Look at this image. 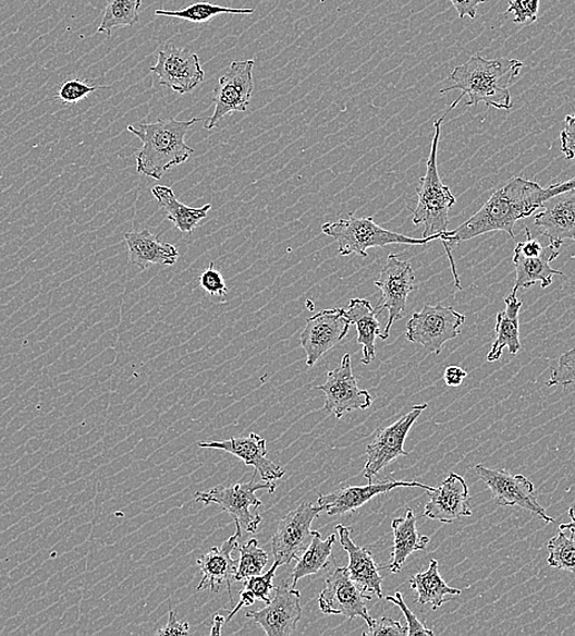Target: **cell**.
<instances>
[{
  "instance_id": "obj_1",
  "label": "cell",
  "mask_w": 575,
  "mask_h": 636,
  "mask_svg": "<svg viewBox=\"0 0 575 636\" xmlns=\"http://www.w3.org/2000/svg\"><path fill=\"white\" fill-rule=\"evenodd\" d=\"M573 189H575V177L547 188L521 177L513 178L505 187L496 190L482 210L469 218L467 222L445 232L440 241L445 245L457 289L462 290L463 288L455 259L452 256L453 248L458 247L464 241L493 231H505L510 238H514L516 237L514 236V227L518 220L533 216L545 202Z\"/></svg>"
},
{
  "instance_id": "obj_2",
  "label": "cell",
  "mask_w": 575,
  "mask_h": 636,
  "mask_svg": "<svg viewBox=\"0 0 575 636\" xmlns=\"http://www.w3.org/2000/svg\"><path fill=\"white\" fill-rule=\"evenodd\" d=\"M523 67L522 61L517 59L472 57L467 63L452 71L449 76L452 85L440 90V93L462 91L447 113L455 109L465 96L469 98L465 107L485 103L486 107L509 110L512 108L509 88L516 82Z\"/></svg>"
},
{
  "instance_id": "obj_3",
  "label": "cell",
  "mask_w": 575,
  "mask_h": 636,
  "mask_svg": "<svg viewBox=\"0 0 575 636\" xmlns=\"http://www.w3.org/2000/svg\"><path fill=\"white\" fill-rule=\"evenodd\" d=\"M201 121L159 119L156 122H140L128 126V130L142 142L137 157L138 173L152 179H162L170 168L186 163L194 150L186 142L189 129Z\"/></svg>"
},
{
  "instance_id": "obj_4",
  "label": "cell",
  "mask_w": 575,
  "mask_h": 636,
  "mask_svg": "<svg viewBox=\"0 0 575 636\" xmlns=\"http://www.w3.org/2000/svg\"><path fill=\"white\" fill-rule=\"evenodd\" d=\"M447 113L434 122L435 135L430 157L427 159L426 175L419 180L418 203L413 212V223L424 226L423 238L443 236L448 230L450 208L456 205V198L449 188L440 180L437 168V149L440 137V126Z\"/></svg>"
},
{
  "instance_id": "obj_5",
  "label": "cell",
  "mask_w": 575,
  "mask_h": 636,
  "mask_svg": "<svg viewBox=\"0 0 575 636\" xmlns=\"http://www.w3.org/2000/svg\"><path fill=\"white\" fill-rule=\"evenodd\" d=\"M323 232L338 242V252L341 256L357 254L367 257L369 256L367 250L373 248H386L388 245H427L434 240H440L439 236L409 238L379 227L375 223L374 217L354 215L340 218L334 223H325Z\"/></svg>"
},
{
  "instance_id": "obj_6",
  "label": "cell",
  "mask_w": 575,
  "mask_h": 636,
  "mask_svg": "<svg viewBox=\"0 0 575 636\" xmlns=\"http://www.w3.org/2000/svg\"><path fill=\"white\" fill-rule=\"evenodd\" d=\"M257 489H266L268 494H275L276 485L257 483L254 476L249 483L229 487L217 486L205 493H196L195 500L201 501L205 506L217 505L220 509L228 511L231 518L241 525V528L255 534L262 521L257 511V508L262 506V501L255 495Z\"/></svg>"
},
{
  "instance_id": "obj_7",
  "label": "cell",
  "mask_w": 575,
  "mask_h": 636,
  "mask_svg": "<svg viewBox=\"0 0 575 636\" xmlns=\"http://www.w3.org/2000/svg\"><path fill=\"white\" fill-rule=\"evenodd\" d=\"M464 322L465 316L452 306L426 304L422 311L413 314L406 337L428 352L439 354L447 341L460 335Z\"/></svg>"
},
{
  "instance_id": "obj_8",
  "label": "cell",
  "mask_w": 575,
  "mask_h": 636,
  "mask_svg": "<svg viewBox=\"0 0 575 636\" xmlns=\"http://www.w3.org/2000/svg\"><path fill=\"white\" fill-rule=\"evenodd\" d=\"M254 66L252 59L235 60L220 77L214 90L215 113L207 119L206 130L215 129L228 115L248 110L254 90Z\"/></svg>"
},
{
  "instance_id": "obj_9",
  "label": "cell",
  "mask_w": 575,
  "mask_h": 636,
  "mask_svg": "<svg viewBox=\"0 0 575 636\" xmlns=\"http://www.w3.org/2000/svg\"><path fill=\"white\" fill-rule=\"evenodd\" d=\"M375 286L383 291L378 302V311H388V321L381 335L383 340L388 339L389 330L406 314L409 294L415 289V274L409 261H401L398 256L390 254L381 269Z\"/></svg>"
},
{
  "instance_id": "obj_10",
  "label": "cell",
  "mask_w": 575,
  "mask_h": 636,
  "mask_svg": "<svg viewBox=\"0 0 575 636\" xmlns=\"http://www.w3.org/2000/svg\"><path fill=\"white\" fill-rule=\"evenodd\" d=\"M321 511L320 506L301 504L279 520L278 529L271 541L272 555L279 566H286L293 559H299L310 546L315 535L311 525Z\"/></svg>"
},
{
  "instance_id": "obj_11",
  "label": "cell",
  "mask_w": 575,
  "mask_h": 636,
  "mask_svg": "<svg viewBox=\"0 0 575 636\" xmlns=\"http://www.w3.org/2000/svg\"><path fill=\"white\" fill-rule=\"evenodd\" d=\"M474 471L492 491L496 505L500 507H519L535 514L545 523H555L547 516L545 508L538 504L534 484L523 475H510L505 470L489 469L485 465H476Z\"/></svg>"
},
{
  "instance_id": "obj_12",
  "label": "cell",
  "mask_w": 575,
  "mask_h": 636,
  "mask_svg": "<svg viewBox=\"0 0 575 636\" xmlns=\"http://www.w3.org/2000/svg\"><path fill=\"white\" fill-rule=\"evenodd\" d=\"M426 409L427 404L415 406L395 424L379 428L374 443L366 447L367 461L363 475L366 480H369V484L390 463H394L399 457L409 456V451L404 449V443H406L412 426Z\"/></svg>"
},
{
  "instance_id": "obj_13",
  "label": "cell",
  "mask_w": 575,
  "mask_h": 636,
  "mask_svg": "<svg viewBox=\"0 0 575 636\" xmlns=\"http://www.w3.org/2000/svg\"><path fill=\"white\" fill-rule=\"evenodd\" d=\"M366 599H371L360 587L355 584L347 572V568L336 567L326 579V587L318 596V606L323 614L329 616H343L348 619L357 617L371 627L374 618L366 607Z\"/></svg>"
},
{
  "instance_id": "obj_14",
  "label": "cell",
  "mask_w": 575,
  "mask_h": 636,
  "mask_svg": "<svg viewBox=\"0 0 575 636\" xmlns=\"http://www.w3.org/2000/svg\"><path fill=\"white\" fill-rule=\"evenodd\" d=\"M326 396L325 410L334 413L337 419L354 410H366L373 406L369 391L359 388L351 369V358L346 354L338 369L327 374L326 382L316 387Z\"/></svg>"
},
{
  "instance_id": "obj_15",
  "label": "cell",
  "mask_w": 575,
  "mask_h": 636,
  "mask_svg": "<svg viewBox=\"0 0 575 636\" xmlns=\"http://www.w3.org/2000/svg\"><path fill=\"white\" fill-rule=\"evenodd\" d=\"M150 70L159 85L180 95L198 88L205 78L198 54L171 44L158 52L157 63Z\"/></svg>"
},
{
  "instance_id": "obj_16",
  "label": "cell",
  "mask_w": 575,
  "mask_h": 636,
  "mask_svg": "<svg viewBox=\"0 0 575 636\" xmlns=\"http://www.w3.org/2000/svg\"><path fill=\"white\" fill-rule=\"evenodd\" d=\"M350 321L345 309L320 311L308 318L300 335V347L308 355L306 365L314 366L349 332Z\"/></svg>"
},
{
  "instance_id": "obj_17",
  "label": "cell",
  "mask_w": 575,
  "mask_h": 636,
  "mask_svg": "<svg viewBox=\"0 0 575 636\" xmlns=\"http://www.w3.org/2000/svg\"><path fill=\"white\" fill-rule=\"evenodd\" d=\"M301 615L300 593L281 583L265 608L249 610L245 616L259 624L267 636H288L296 633Z\"/></svg>"
},
{
  "instance_id": "obj_18",
  "label": "cell",
  "mask_w": 575,
  "mask_h": 636,
  "mask_svg": "<svg viewBox=\"0 0 575 636\" xmlns=\"http://www.w3.org/2000/svg\"><path fill=\"white\" fill-rule=\"evenodd\" d=\"M427 494L430 500L425 506L424 517L428 519L450 524L473 516L468 484L458 474H449L443 485Z\"/></svg>"
},
{
  "instance_id": "obj_19",
  "label": "cell",
  "mask_w": 575,
  "mask_h": 636,
  "mask_svg": "<svg viewBox=\"0 0 575 636\" xmlns=\"http://www.w3.org/2000/svg\"><path fill=\"white\" fill-rule=\"evenodd\" d=\"M237 531L228 538L220 547H214L210 553L198 559V566L202 573V579L198 586V590H211L218 593L220 586L227 585L230 603L231 597V583L236 582V573L239 565V559L231 557L232 550L239 547L238 541L241 537V525L236 521Z\"/></svg>"
},
{
  "instance_id": "obj_20",
  "label": "cell",
  "mask_w": 575,
  "mask_h": 636,
  "mask_svg": "<svg viewBox=\"0 0 575 636\" xmlns=\"http://www.w3.org/2000/svg\"><path fill=\"white\" fill-rule=\"evenodd\" d=\"M200 448L225 450L254 467L265 483H274L286 475V470L267 458L266 440L256 434L245 437H232L214 443H200Z\"/></svg>"
},
{
  "instance_id": "obj_21",
  "label": "cell",
  "mask_w": 575,
  "mask_h": 636,
  "mask_svg": "<svg viewBox=\"0 0 575 636\" xmlns=\"http://www.w3.org/2000/svg\"><path fill=\"white\" fill-rule=\"evenodd\" d=\"M399 487H418L425 489L426 493L434 489V487L418 481L408 483L388 480L377 484L371 483L367 486L339 488L333 494L318 496L317 505L320 506L323 510L327 511L329 517L341 516V514L361 508L374 497L389 493L391 489Z\"/></svg>"
},
{
  "instance_id": "obj_22",
  "label": "cell",
  "mask_w": 575,
  "mask_h": 636,
  "mask_svg": "<svg viewBox=\"0 0 575 636\" xmlns=\"http://www.w3.org/2000/svg\"><path fill=\"white\" fill-rule=\"evenodd\" d=\"M336 529L338 531L339 543L349 556L347 572L350 579L357 584L367 596L371 597L376 595L378 598H384V578L381 574H379V570L385 569V567L377 566L369 549L355 545L350 536V528L338 524Z\"/></svg>"
},
{
  "instance_id": "obj_23",
  "label": "cell",
  "mask_w": 575,
  "mask_h": 636,
  "mask_svg": "<svg viewBox=\"0 0 575 636\" xmlns=\"http://www.w3.org/2000/svg\"><path fill=\"white\" fill-rule=\"evenodd\" d=\"M548 241L547 247L537 255H525L519 249H514L513 264L516 267L517 279L513 290L528 289L537 281L545 289L553 285L554 276H563V272L551 267L559 256L562 242Z\"/></svg>"
},
{
  "instance_id": "obj_24",
  "label": "cell",
  "mask_w": 575,
  "mask_h": 636,
  "mask_svg": "<svg viewBox=\"0 0 575 636\" xmlns=\"http://www.w3.org/2000/svg\"><path fill=\"white\" fill-rule=\"evenodd\" d=\"M545 211L537 213L534 223L548 240L575 241V189L563 192L544 203Z\"/></svg>"
},
{
  "instance_id": "obj_25",
  "label": "cell",
  "mask_w": 575,
  "mask_h": 636,
  "mask_svg": "<svg viewBox=\"0 0 575 636\" xmlns=\"http://www.w3.org/2000/svg\"><path fill=\"white\" fill-rule=\"evenodd\" d=\"M131 265L146 269L151 266H174L179 259L175 245L152 235L150 230L130 231L125 236Z\"/></svg>"
},
{
  "instance_id": "obj_26",
  "label": "cell",
  "mask_w": 575,
  "mask_h": 636,
  "mask_svg": "<svg viewBox=\"0 0 575 636\" xmlns=\"http://www.w3.org/2000/svg\"><path fill=\"white\" fill-rule=\"evenodd\" d=\"M517 290L509 292L505 299L506 310L499 311L496 318V340L492 350L487 354V362H495L507 348L510 354H517L521 348L519 338V311L523 301L517 297Z\"/></svg>"
},
{
  "instance_id": "obj_27",
  "label": "cell",
  "mask_w": 575,
  "mask_h": 636,
  "mask_svg": "<svg viewBox=\"0 0 575 636\" xmlns=\"http://www.w3.org/2000/svg\"><path fill=\"white\" fill-rule=\"evenodd\" d=\"M391 530L395 536L394 553H391V562L385 569L398 573L412 554L426 549L430 537L419 534L416 528L415 514L410 508L407 509L406 517L391 521Z\"/></svg>"
},
{
  "instance_id": "obj_28",
  "label": "cell",
  "mask_w": 575,
  "mask_h": 636,
  "mask_svg": "<svg viewBox=\"0 0 575 636\" xmlns=\"http://www.w3.org/2000/svg\"><path fill=\"white\" fill-rule=\"evenodd\" d=\"M345 315L351 325L357 326L358 342L363 346V360L369 365L376 357V337H381V328L377 320V311L370 301L351 299Z\"/></svg>"
},
{
  "instance_id": "obj_29",
  "label": "cell",
  "mask_w": 575,
  "mask_h": 636,
  "mask_svg": "<svg viewBox=\"0 0 575 636\" xmlns=\"http://www.w3.org/2000/svg\"><path fill=\"white\" fill-rule=\"evenodd\" d=\"M409 583L416 593V602L420 605H432L434 610L462 595L459 589L450 587L440 577L436 559H432L426 572L413 575Z\"/></svg>"
},
{
  "instance_id": "obj_30",
  "label": "cell",
  "mask_w": 575,
  "mask_h": 636,
  "mask_svg": "<svg viewBox=\"0 0 575 636\" xmlns=\"http://www.w3.org/2000/svg\"><path fill=\"white\" fill-rule=\"evenodd\" d=\"M152 195L163 208L170 222H174L181 232H190V235L212 208L211 203H206L200 208L184 205L177 199L174 189L169 187L156 186L152 188Z\"/></svg>"
},
{
  "instance_id": "obj_31",
  "label": "cell",
  "mask_w": 575,
  "mask_h": 636,
  "mask_svg": "<svg viewBox=\"0 0 575 636\" xmlns=\"http://www.w3.org/2000/svg\"><path fill=\"white\" fill-rule=\"evenodd\" d=\"M336 535H330L326 540H323L320 533L315 531L313 541L306 548L303 556L298 559L296 568L291 573L293 584L291 587L296 589L300 579L309 577L325 570L328 566V560L333 556V548L337 540Z\"/></svg>"
},
{
  "instance_id": "obj_32",
  "label": "cell",
  "mask_w": 575,
  "mask_h": 636,
  "mask_svg": "<svg viewBox=\"0 0 575 636\" xmlns=\"http://www.w3.org/2000/svg\"><path fill=\"white\" fill-rule=\"evenodd\" d=\"M279 567V563L275 560L274 566L267 573L245 579V589L240 594V602L230 612L227 618L228 622L231 620L244 606H251L257 599L266 605L271 602V594L275 590L274 579Z\"/></svg>"
},
{
  "instance_id": "obj_33",
  "label": "cell",
  "mask_w": 575,
  "mask_h": 636,
  "mask_svg": "<svg viewBox=\"0 0 575 636\" xmlns=\"http://www.w3.org/2000/svg\"><path fill=\"white\" fill-rule=\"evenodd\" d=\"M141 3L142 0H108L98 32L109 37L115 28L133 27L140 19Z\"/></svg>"
},
{
  "instance_id": "obj_34",
  "label": "cell",
  "mask_w": 575,
  "mask_h": 636,
  "mask_svg": "<svg viewBox=\"0 0 575 636\" xmlns=\"http://www.w3.org/2000/svg\"><path fill=\"white\" fill-rule=\"evenodd\" d=\"M254 11V9H231L211 3H196L181 10H156L155 14L201 23L220 14H252Z\"/></svg>"
},
{
  "instance_id": "obj_35",
  "label": "cell",
  "mask_w": 575,
  "mask_h": 636,
  "mask_svg": "<svg viewBox=\"0 0 575 636\" xmlns=\"http://www.w3.org/2000/svg\"><path fill=\"white\" fill-rule=\"evenodd\" d=\"M548 566L561 570L575 573V536L574 533L567 535L565 530L551 538L547 545Z\"/></svg>"
},
{
  "instance_id": "obj_36",
  "label": "cell",
  "mask_w": 575,
  "mask_h": 636,
  "mask_svg": "<svg viewBox=\"0 0 575 636\" xmlns=\"http://www.w3.org/2000/svg\"><path fill=\"white\" fill-rule=\"evenodd\" d=\"M240 558L236 573V582H242L255 575L262 574L267 563L268 555L266 550L260 547L256 538L238 547Z\"/></svg>"
},
{
  "instance_id": "obj_37",
  "label": "cell",
  "mask_w": 575,
  "mask_h": 636,
  "mask_svg": "<svg viewBox=\"0 0 575 636\" xmlns=\"http://www.w3.org/2000/svg\"><path fill=\"white\" fill-rule=\"evenodd\" d=\"M569 385H575V347L561 355L547 382L548 387Z\"/></svg>"
},
{
  "instance_id": "obj_38",
  "label": "cell",
  "mask_w": 575,
  "mask_h": 636,
  "mask_svg": "<svg viewBox=\"0 0 575 636\" xmlns=\"http://www.w3.org/2000/svg\"><path fill=\"white\" fill-rule=\"evenodd\" d=\"M98 88H96V86H90L78 79L69 80L61 85V88L58 92V98L63 103L76 105L85 100L86 97L91 95Z\"/></svg>"
},
{
  "instance_id": "obj_39",
  "label": "cell",
  "mask_w": 575,
  "mask_h": 636,
  "mask_svg": "<svg viewBox=\"0 0 575 636\" xmlns=\"http://www.w3.org/2000/svg\"><path fill=\"white\" fill-rule=\"evenodd\" d=\"M541 0H510L507 12H513L514 22H536L538 20Z\"/></svg>"
},
{
  "instance_id": "obj_40",
  "label": "cell",
  "mask_w": 575,
  "mask_h": 636,
  "mask_svg": "<svg viewBox=\"0 0 575 636\" xmlns=\"http://www.w3.org/2000/svg\"><path fill=\"white\" fill-rule=\"evenodd\" d=\"M387 602L395 604L400 608L403 612L404 617L407 619V627H408V635H430L433 636L435 633L432 629H428L423 622L416 617L410 608L404 603L403 595L400 593H396L395 596H387Z\"/></svg>"
},
{
  "instance_id": "obj_41",
  "label": "cell",
  "mask_w": 575,
  "mask_h": 636,
  "mask_svg": "<svg viewBox=\"0 0 575 636\" xmlns=\"http://www.w3.org/2000/svg\"><path fill=\"white\" fill-rule=\"evenodd\" d=\"M200 286L210 296L225 297L227 296L228 288L222 275L215 268V262L206 269V271L200 277Z\"/></svg>"
},
{
  "instance_id": "obj_42",
  "label": "cell",
  "mask_w": 575,
  "mask_h": 636,
  "mask_svg": "<svg viewBox=\"0 0 575 636\" xmlns=\"http://www.w3.org/2000/svg\"><path fill=\"white\" fill-rule=\"evenodd\" d=\"M365 636H378V635H395L404 636L408 635V627H403L401 623L394 620L389 617H383L381 619H375L373 626L369 630L364 633Z\"/></svg>"
},
{
  "instance_id": "obj_43",
  "label": "cell",
  "mask_w": 575,
  "mask_h": 636,
  "mask_svg": "<svg viewBox=\"0 0 575 636\" xmlns=\"http://www.w3.org/2000/svg\"><path fill=\"white\" fill-rule=\"evenodd\" d=\"M565 128L561 131V150L571 161L575 157V113L567 116Z\"/></svg>"
},
{
  "instance_id": "obj_44",
  "label": "cell",
  "mask_w": 575,
  "mask_h": 636,
  "mask_svg": "<svg viewBox=\"0 0 575 636\" xmlns=\"http://www.w3.org/2000/svg\"><path fill=\"white\" fill-rule=\"evenodd\" d=\"M189 632H190L189 623L178 622L176 612L170 609L167 626L162 629H159L156 634L161 636L188 635Z\"/></svg>"
},
{
  "instance_id": "obj_45",
  "label": "cell",
  "mask_w": 575,
  "mask_h": 636,
  "mask_svg": "<svg viewBox=\"0 0 575 636\" xmlns=\"http://www.w3.org/2000/svg\"><path fill=\"white\" fill-rule=\"evenodd\" d=\"M485 2L486 0H450V3L458 12L459 19L465 17L475 19L477 8Z\"/></svg>"
},
{
  "instance_id": "obj_46",
  "label": "cell",
  "mask_w": 575,
  "mask_h": 636,
  "mask_svg": "<svg viewBox=\"0 0 575 636\" xmlns=\"http://www.w3.org/2000/svg\"><path fill=\"white\" fill-rule=\"evenodd\" d=\"M468 376V372L462 369L459 366H449L445 371V382L448 387H459L464 378Z\"/></svg>"
},
{
  "instance_id": "obj_47",
  "label": "cell",
  "mask_w": 575,
  "mask_h": 636,
  "mask_svg": "<svg viewBox=\"0 0 575 636\" xmlns=\"http://www.w3.org/2000/svg\"><path fill=\"white\" fill-rule=\"evenodd\" d=\"M568 514L572 521L569 524H561L559 530L575 533V507L569 508Z\"/></svg>"
},
{
  "instance_id": "obj_48",
  "label": "cell",
  "mask_w": 575,
  "mask_h": 636,
  "mask_svg": "<svg viewBox=\"0 0 575 636\" xmlns=\"http://www.w3.org/2000/svg\"><path fill=\"white\" fill-rule=\"evenodd\" d=\"M226 622L225 617L216 615L215 616V622H214V627L210 632L211 635H220L222 634V627H224V623Z\"/></svg>"
},
{
  "instance_id": "obj_49",
  "label": "cell",
  "mask_w": 575,
  "mask_h": 636,
  "mask_svg": "<svg viewBox=\"0 0 575 636\" xmlns=\"http://www.w3.org/2000/svg\"><path fill=\"white\" fill-rule=\"evenodd\" d=\"M321 2L324 3V2H325V0H321Z\"/></svg>"
}]
</instances>
